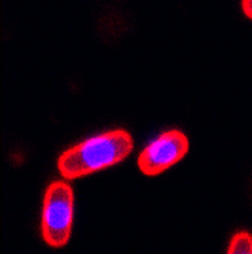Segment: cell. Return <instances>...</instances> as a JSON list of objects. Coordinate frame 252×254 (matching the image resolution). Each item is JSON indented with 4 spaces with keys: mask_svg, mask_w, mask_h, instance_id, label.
I'll return each mask as SVG.
<instances>
[{
    "mask_svg": "<svg viewBox=\"0 0 252 254\" xmlns=\"http://www.w3.org/2000/svg\"><path fill=\"white\" fill-rule=\"evenodd\" d=\"M133 150V137L124 129L97 133L61 152L57 167L64 179H80L116 163H122Z\"/></svg>",
    "mask_w": 252,
    "mask_h": 254,
    "instance_id": "cell-1",
    "label": "cell"
},
{
    "mask_svg": "<svg viewBox=\"0 0 252 254\" xmlns=\"http://www.w3.org/2000/svg\"><path fill=\"white\" fill-rule=\"evenodd\" d=\"M74 218V191L68 182L55 180L52 182L42 203V239L53 249H61L68 243L72 233Z\"/></svg>",
    "mask_w": 252,
    "mask_h": 254,
    "instance_id": "cell-2",
    "label": "cell"
},
{
    "mask_svg": "<svg viewBox=\"0 0 252 254\" xmlns=\"http://www.w3.org/2000/svg\"><path fill=\"white\" fill-rule=\"evenodd\" d=\"M241 6H243V11L252 19V0H241Z\"/></svg>",
    "mask_w": 252,
    "mask_h": 254,
    "instance_id": "cell-5",
    "label": "cell"
},
{
    "mask_svg": "<svg viewBox=\"0 0 252 254\" xmlns=\"http://www.w3.org/2000/svg\"><path fill=\"white\" fill-rule=\"evenodd\" d=\"M188 152V137L179 129H169L150 140L138 156V169L148 177L159 175L179 163Z\"/></svg>",
    "mask_w": 252,
    "mask_h": 254,
    "instance_id": "cell-3",
    "label": "cell"
},
{
    "mask_svg": "<svg viewBox=\"0 0 252 254\" xmlns=\"http://www.w3.org/2000/svg\"><path fill=\"white\" fill-rule=\"evenodd\" d=\"M228 254H252V233L251 232H237L230 241Z\"/></svg>",
    "mask_w": 252,
    "mask_h": 254,
    "instance_id": "cell-4",
    "label": "cell"
}]
</instances>
